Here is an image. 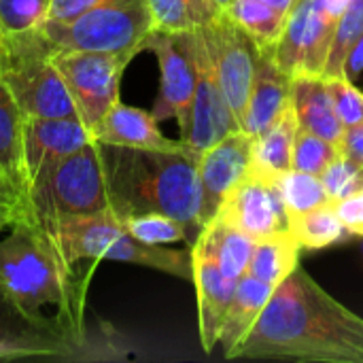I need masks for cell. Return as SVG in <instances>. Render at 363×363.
<instances>
[{
    "label": "cell",
    "instance_id": "6da1fadb",
    "mask_svg": "<svg viewBox=\"0 0 363 363\" xmlns=\"http://www.w3.org/2000/svg\"><path fill=\"white\" fill-rule=\"evenodd\" d=\"M228 359L363 363V317L298 266Z\"/></svg>",
    "mask_w": 363,
    "mask_h": 363
},
{
    "label": "cell",
    "instance_id": "7a4b0ae2",
    "mask_svg": "<svg viewBox=\"0 0 363 363\" xmlns=\"http://www.w3.org/2000/svg\"><path fill=\"white\" fill-rule=\"evenodd\" d=\"M85 274L74 272L26 204L0 230V294L38 332L66 345L81 336Z\"/></svg>",
    "mask_w": 363,
    "mask_h": 363
},
{
    "label": "cell",
    "instance_id": "3957f363",
    "mask_svg": "<svg viewBox=\"0 0 363 363\" xmlns=\"http://www.w3.org/2000/svg\"><path fill=\"white\" fill-rule=\"evenodd\" d=\"M100 155L111 211L121 221L143 213H162L185 223L191 245L196 242L204 228L200 155L113 145H100Z\"/></svg>",
    "mask_w": 363,
    "mask_h": 363
},
{
    "label": "cell",
    "instance_id": "277c9868",
    "mask_svg": "<svg viewBox=\"0 0 363 363\" xmlns=\"http://www.w3.org/2000/svg\"><path fill=\"white\" fill-rule=\"evenodd\" d=\"M38 223L45 228L60 255L74 272H79V264H96L100 259H106L153 268L194 283L191 249H168L164 245L140 242L125 230L123 221L113 211H104L98 215L60 217Z\"/></svg>",
    "mask_w": 363,
    "mask_h": 363
},
{
    "label": "cell",
    "instance_id": "5b68a950",
    "mask_svg": "<svg viewBox=\"0 0 363 363\" xmlns=\"http://www.w3.org/2000/svg\"><path fill=\"white\" fill-rule=\"evenodd\" d=\"M0 81L26 117H77L74 102L53 64V51L38 28L2 34Z\"/></svg>",
    "mask_w": 363,
    "mask_h": 363
},
{
    "label": "cell",
    "instance_id": "8992f818",
    "mask_svg": "<svg viewBox=\"0 0 363 363\" xmlns=\"http://www.w3.org/2000/svg\"><path fill=\"white\" fill-rule=\"evenodd\" d=\"M153 21L147 0H100L70 21H43L38 32L53 53H140Z\"/></svg>",
    "mask_w": 363,
    "mask_h": 363
},
{
    "label": "cell",
    "instance_id": "52a82bcc",
    "mask_svg": "<svg viewBox=\"0 0 363 363\" xmlns=\"http://www.w3.org/2000/svg\"><path fill=\"white\" fill-rule=\"evenodd\" d=\"M26 206L38 221L111 211L100 145L91 140L51 166L30 187Z\"/></svg>",
    "mask_w": 363,
    "mask_h": 363
},
{
    "label": "cell",
    "instance_id": "ba28073f",
    "mask_svg": "<svg viewBox=\"0 0 363 363\" xmlns=\"http://www.w3.org/2000/svg\"><path fill=\"white\" fill-rule=\"evenodd\" d=\"M134 53L68 51L53 53V64L74 102L77 117L94 130L98 121L119 102L123 70Z\"/></svg>",
    "mask_w": 363,
    "mask_h": 363
},
{
    "label": "cell",
    "instance_id": "9c48e42d",
    "mask_svg": "<svg viewBox=\"0 0 363 363\" xmlns=\"http://www.w3.org/2000/svg\"><path fill=\"white\" fill-rule=\"evenodd\" d=\"M143 49L153 51L160 66V94L151 115L157 121L177 119L181 134L187 130L196 89L194 32L151 30Z\"/></svg>",
    "mask_w": 363,
    "mask_h": 363
},
{
    "label": "cell",
    "instance_id": "30bf717a",
    "mask_svg": "<svg viewBox=\"0 0 363 363\" xmlns=\"http://www.w3.org/2000/svg\"><path fill=\"white\" fill-rule=\"evenodd\" d=\"M208 51L213 55L221 89L228 98V104L242 125L245 108L251 96L255 70L262 57L259 45L225 13L215 17L206 28H200Z\"/></svg>",
    "mask_w": 363,
    "mask_h": 363
},
{
    "label": "cell",
    "instance_id": "8fae6325",
    "mask_svg": "<svg viewBox=\"0 0 363 363\" xmlns=\"http://www.w3.org/2000/svg\"><path fill=\"white\" fill-rule=\"evenodd\" d=\"M194 57H196V89L189 111V123L187 130L181 134V140L196 155H202L206 149L217 145L228 134L238 132L240 125L221 89L219 74L202 30L194 32Z\"/></svg>",
    "mask_w": 363,
    "mask_h": 363
},
{
    "label": "cell",
    "instance_id": "7c38bea8",
    "mask_svg": "<svg viewBox=\"0 0 363 363\" xmlns=\"http://www.w3.org/2000/svg\"><path fill=\"white\" fill-rule=\"evenodd\" d=\"M336 23H332L315 0H296L287 15V23L274 49V62L294 77H321L334 38Z\"/></svg>",
    "mask_w": 363,
    "mask_h": 363
},
{
    "label": "cell",
    "instance_id": "4fadbf2b",
    "mask_svg": "<svg viewBox=\"0 0 363 363\" xmlns=\"http://www.w3.org/2000/svg\"><path fill=\"white\" fill-rule=\"evenodd\" d=\"M255 242L289 232V215L277 183L247 174L221 202L217 215Z\"/></svg>",
    "mask_w": 363,
    "mask_h": 363
},
{
    "label": "cell",
    "instance_id": "5bb4252c",
    "mask_svg": "<svg viewBox=\"0 0 363 363\" xmlns=\"http://www.w3.org/2000/svg\"><path fill=\"white\" fill-rule=\"evenodd\" d=\"M91 130L79 117H26L23 164L30 187L62 157L91 143Z\"/></svg>",
    "mask_w": 363,
    "mask_h": 363
},
{
    "label": "cell",
    "instance_id": "9a60e30c",
    "mask_svg": "<svg viewBox=\"0 0 363 363\" xmlns=\"http://www.w3.org/2000/svg\"><path fill=\"white\" fill-rule=\"evenodd\" d=\"M253 136L238 130L206 149L198 160L202 189V221L204 225L217 215L225 196L247 177L251 162Z\"/></svg>",
    "mask_w": 363,
    "mask_h": 363
},
{
    "label": "cell",
    "instance_id": "2e32d148",
    "mask_svg": "<svg viewBox=\"0 0 363 363\" xmlns=\"http://www.w3.org/2000/svg\"><path fill=\"white\" fill-rule=\"evenodd\" d=\"M160 121L136 106L123 104L121 100L91 130V136L100 145L130 147V149H155V151H191L183 140H172L162 134Z\"/></svg>",
    "mask_w": 363,
    "mask_h": 363
},
{
    "label": "cell",
    "instance_id": "e0dca14e",
    "mask_svg": "<svg viewBox=\"0 0 363 363\" xmlns=\"http://www.w3.org/2000/svg\"><path fill=\"white\" fill-rule=\"evenodd\" d=\"M191 257H194V285L198 291L200 342L202 349L211 353L219 345L225 313L234 298L238 279L228 277L213 257L196 249H191Z\"/></svg>",
    "mask_w": 363,
    "mask_h": 363
},
{
    "label": "cell",
    "instance_id": "ac0fdd59",
    "mask_svg": "<svg viewBox=\"0 0 363 363\" xmlns=\"http://www.w3.org/2000/svg\"><path fill=\"white\" fill-rule=\"evenodd\" d=\"M291 81L294 79L274 62L272 53L262 51L240 130L255 138L277 123L291 104Z\"/></svg>",
    "mask_w": 363,
    "mask_h": 363
},
{
    "label": "cell",
    "instance_id": "d6986e66",
    "mask_svg": "<svg viewBox=\"0 0 363 363\" xmlns=\"http://www.w3.org/2000/svg\"><path fill=\"white\" fill-rule=\"evenodd\" d=\"M291 100L300 128L315 132L340 147L347 128L336 113L334 100L328 91L323 77H308V74L294 77Z\"/></svg>",
    "mask_w": 363,
    "mask_h": 363
},
{
    "label": "cell",
    "instance_id": "ffe728a7",
    "mask_svg": "<svg viewBox=\"0 0 363 363\" xmlns=\"http://www.w3.org/2000/svg\"><path fill=\"white\" fill-rule=\"evenodd\" d=\"M300 130V121L294 108V100L285 115L272 123L266 132L253 138L251 147V162L249 172L251 177L277 183L281 174L291 170V155H294V140Z\"/></svg>",
    "mask_w": 363,
    "mask_h": 363
},
{
    "label": "cell",
    "instance_id": "44dd1931",
    "mask_svg": "<svg viewBox=\"0 0 363 363\" xmlns=\"http://www.w3.org/2000/svg\"><path fill=\"white\" fill-rule=\"evenodd\" d=\"M272 291H274L272 285H268L251 274H242L238 279L236 291L228 306L225 321H223L221 336H219V345L223 347L225 357H230L232 351L249 336V332L253 330L262 311L266 308Z\"/></svg>",
    "mask_w": 363,
    "mask_h": 363
},
{
    "label": "cell",
    "instance_id": "7402d4cb",
    "mask_svg": "<svg viewBox=\"0 0 363 363\" xmlns=\"http://www.w3.org/2000/svg\"><path fill=\"white\" fill-rule=\"evenodd\" d=\"M189 249H196V251L213 257L228 277L240 279L249 270L255 240L251 236H247L245 232L236 230L234 225L225 223L223 219L213 217L202 228V232L198 234L196 242Z\"/></svg>",
    "mask_w": 363,
    "mask_h": 363
},
{
    "label": "cell",
    "instance_id": "603a6c76",
    "mask_svg": "<svg viewBox=\"0 0 363 363\" xmlns=\"http://www.w3.org/2000/svg\"><path fill=\"white\" fill-rule=\"evenodd\" d=\"M23 123L26 115L21 113L9 87L0 81V166L26 204L28 177L23 164Z\"/></svg>",
    "mask_w": 363,
    "mask_h": 363
},
{
    "label": "cell",
    "instance_id": "cb8c5ba5",
    "mask_svg": "<svg viewBox=\"0 0 363 363\" xmlns=\"http://www.w3.org/2000/svg\"><path fill=\"white\" fill-rule=\"evenodd\" d=\"M300 245L291 232L274 234L255 242L247 274L277 287L281 285L300 264Z\"/></svg>",
    "mask_w": 363,
    "mask_h": 363
},
{
    "label": "cell",
    "instance_id": "d4e9b609",
    "mask_svg": "<svg viewBox=\"0 0 363 363\" xmlns=\"http://www.w3.org/2000/svg\"><path fill=\"white\" fill-rule=\"evenodd\" d=\"M147 6L160 32H196L223 13L215 0H147Z\"/></svg>",
    "mask_w": 363,
    "mask_h": 363
},
{
    "label": "cell",
    "instance_id": "484cf974",
    "mask_svg": "<svg viewBox=\"0 0 363 363\" xmlns=\"http://www.w3.org/2000/svg\"><path fill=\"white\" fill-rule=\"evenodd\" d=\"M289 232L302 249H311V251H321L351 238L332 200L308 213L289 217Z\"/></svg>",
    "mask_w": 363,
    "mask_h": 363
},
{
    "label": "cell",
    "instance_id": "4316f807",
    "mask_svg": "<svg viewBox=\"0 0 363 363\" xmlns=\"http://www.w3.org/2000/svg\"><path fill=\"white\" fill-rule=\"evenodd\" d=\"M225 13L259 45L262 51H272L279 43L287 15L268 6L264 0H232Z\"/></svg>",
    "mask_w": 363,
    "mask_h": 363
},
{
    "label": "cell",
    "instance_id": "83f0119b",
    "mask_svg": "<svg viewBox=\"0 0 363 363\" xmlns=\"http://www.w3.org/2000/svg\"><path fill=\"white\" fill-rule=\"evenodd\" d=\"M0 294V302H2ZM62 342L38 332L23 321L13 308L0 313V357H23V355H51L57 353Z\"/></svg>",
    "mask_w": 363,
    "mask_h": 363
},
{
    "label": "cell",
    "instance_id": "f1b7e54d",
    "mask_svg": "<svg viewBox=\"0 0 363 363\" xmlns=\"http://www.w3.org/2000/svg\"><path fill=\"white\" fill-rule=\"evenodd\" d=\"M277 187H279V194L283 198V204L289 217L308 213L330 202L321 177H315L311 172H302L296 168L281 174V179L277 181Z\"/></svg>",
    "mask_w": 363,
    "mask_h": 363
},
{
    "label": "cell",
    "instance_id": "f546056e",
    "mask_svg": "<svg viewBox=\"0 0 363 363\" xmlns=\"http://www.w3.org/2000/svg\"><path fill=\"white\" fill-rule=\"evenodd\" d=\"M363 36V0H351L349 6L345 9L342 17L336 23L334 38H332V49L323 68V79L330 77H345V62L353 45Z\"/></svg>",
    "mask_w": 363,
    "mask_h": 363
},
{
    "label": "cell",
    "instance_id": "4dcf8cb0",
    "mask_svg": "<svg viewBox=\"0 0 363 363\" xmlns=\"http://www.w3.org/2000/svg\"><path fill=\"white\" fill-rule=\"evenodd\" d=\"M125 230L147 245H174V242H187L191 247V236L185 223H181L174 217L162 215V213H143L123 219Z\"/></svg>",
    "mask_w": 363,
    "mask_h": 363
},
{
    "label": "cell",
    "instance_id": "1f68e13d",
    "mask_svg": "<svg viewBox=\"0 0 363 363\" xmlns=\"http://www.w3.org/2000/svg\"><path fill=\"white\" fill-rule=\"evenodd\" d=\"M340 153V147L325 140L323 136L308 132L304 128L298 130L294 140V155H291V168L311 172L315 177H321L323 170L332 164V160Z\"/></svg>",
    "mask_w": 363,
    "mask_h": 363
},
{
    "label": "cell",
    "instance_id": "d6a6232c",
    "mask_svg": "<svg viewBox=\"0 0 363 363\" xmlns=\"http://www.w3.org/2000/svg\"><path fill=\"white\" fill-rule=\"evenodd\" d=\"M51 0H0V32L15 34L40 28Z\"/></svg>",
    "mask_w": 363,
    "mask_h": 363
},
{
    "label": "cell",
    "instance_id": "836d02e7",
    "mask_svg": "<svg viewBox=\"0 0 363 363\" xmlns=\"http://www.w3.org/2000/svg\"><path fill=\"white\" fill-rule=\"evenodd\" d=\"M323 187L332 202L345 200L357 191H363V168L351 162L342 151L332 160V164L321 174Z\"/></svg>",
    "mask_w": 363,
    "mask_h": 363
},
{
    "label": "cell",
    "instance_id": "e575fe53",
    "mask_svg": "<svg viewBox=\"0 0 363 363\" xmlns=\"http://www.w3.org/2000/svg\"><path fill=\"white\" fill-rule=\"evenodd\" d=\"M328 91L334 100L336 113L345 128L357 125L363 121V89L355 85V81L347 77H330L325 79Z\"/></svg>",
    "mask_w": 363,
    "mask_h": 363
},
{
    "label": "cell",
    "instance_id": "d590c367",
    "mask_svg": "<svg viewBox=\"0 0 363 363\" xmlns=\"http://www.w3.org/2000/svg\"><path fill=\"white\" fill-rule=\"evenodd\" d=\"M334 206H336V213H338L342 225L349 230V234L363 238V191H357L345 200L334 202Z\"/></svg>",
    "mask_w": 363,
    "mask_h": 363
},
{
    "label": "cell",
    "instance_id": "8d00e7d4",
    "mask_svg": "<svg viewBox=\"0 0 363 363\" xmlns=\"http://www.w3.org/2000/svg\"><path fill=\"white\" fill-rule=\"evenodd\" d=\"M98 2L100 0H51L45 21H70L87 9L96 6Z\"/></svg>",
    "mask_w": 363,
    "mask_h": 363
},
{
    "label": "cell",
    "instance_id": "74e56055",
    "mask_svg": "<svg viewBox=\"0 0 363 363\" xmlns=\"http://www.w3.org/2000/svg\"><path fill=\"white\" fill-rule=\"evenodd\" d=\"M340 151L351 162H355L357 166L363 168V121L345 130V136H342V143H340Z\"/></svg>",
    "mask_w": 363,
    "mask_h": 363
},
{
    "label": "cell",
    "instance_id": "f35d334b",
    "mask_svg": "<svg viewBox=\"0 0 363 363\" xmlns=\"http://www.w3.org/2000/svg\"><path fill=\"white\" fill-rule=\"evenodd\" d=\"M363 72V36L353 45V49L349 51L347 55V62H345V70L342 74L351 81H357Z\"/></svg>",
    "mask_w": 363,
    "mask_h": 363
},
{
    "label": "cell",
    "instance_id": "ab89813d",
    "mask_svg": "<svg viewBox=\"0 0 363 363\" xmlns=\"http://www.w3.org/2000/svg\"><path fill=\"white\" fill-rule=\"evenodd\" d=\"M351 0H315V4L323 11V15L332 21L338 23V19L342 17L345 9L349 6Z\"/></svg>",
    "mask_w": 363,
    "mask_h": 363
},
{
    "label": "cell",
    "instance_id": "60d3db41",
    "mask_svg": "<svg viewBox=\"0 0 363 363\" xmlns=\"http://www.w3.org/2000/svg\"><path fill=\"white\" fill-rule=\"evenodd\" d=\"M23 202L15 200V198H6V196H0V230L13 219V215L19 211Z\"/></svg>",
    "mask_w": 363,
    "mask_h": 363
},
{
    "label": "cell",
    "instance_id": "b9f144b4",
    "mask_svg": "<svg viewBox=\"0 0 363 363\" xmlns=\"http://www.w3.org/2000/svg\"><path fill=\"white\" fill-rule=\"evenodd\" d=\"M0 196L15 198V200H19V202H21V198H19L17 189L13 187V183H11V179L6 177V172H4V168H2V166H0Z\"/></svg>",
    "mask_w": 363,
    "mask_h": 363
},
{
    "label": "cell",
    "instance_id": "7bdbcfd3",
    "mask_svg": "<svg viewBox=\"0 0 363 363\" xmlns=\"http://www.w3.org/2000/svg\"><path fill=\"white\" fill-rule=\"evenodd\" d=\"M268 6H272V9H277V11H281V13H285V15H289V11H291V6L296 4V0H264Z\"/></svg>",
    "mask_w": 363,
    "mask_h": 363
},
{
    "label": "cell",
    "instance_id": "ee69618b",
    "mask_svg": "<svg viewBox=\"0 0 363 363\" xmlns=\"http://www.w3.org/2000/svg\"><path fill=\"white\" fill-rule=\"evenodd\" d=\"M215 2H217V4H219L221 9H225V6H228V4H230L232 0H215Z\"/></svg>",
    "mask_w": 363,
    "mask_h": 363
},
{
    "label": "cell",
    "instance_id": "f6af8a7d",
    "mask_svg": "<svg viewBox=\"0 0 363 363\" xmlns=\"http://www.w3.org/2000/svg\"><path fill=\"white\" fill-rule=\"evenodd\" d=\"M0 45H2V32H0Z\"/></svg>",
    "mask_w": 363,
    "mask_h": 363
}]
</instances>
